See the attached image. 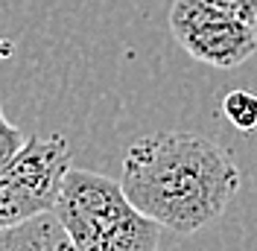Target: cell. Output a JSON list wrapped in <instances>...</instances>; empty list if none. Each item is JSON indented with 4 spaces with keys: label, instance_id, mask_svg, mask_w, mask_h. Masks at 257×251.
Here are the masks:
<instances>
[{
    "label": "cell",
    "instance_id": "7",
    "mask_svg": "<svg viewBox=\"0 0 257 251\" xmlns=\"http://www.w3.org/2000/svg\"><path fill=\"white\" fill-rule=\"evenodd\" d=\"M24 143H27V135L12 126L6 120V114H3V105H0V167L3 164H9L12 158L24 149Z\"/></svg>",
    "mask_w": 257,
    "mask_h": 251
},
{
    "label": "cell",
    "instance_id": "1",
    "mask_svg": "<svg viewBox=\"0 0 257 251\" xmlns=\"http://www.w3.org/2000/svg\"><path fill=\"white\" fill-rule=\"evenodd\" d=\"M123 193L144 216L190 236L222 216L240 190L231 152L199 132H155L126 149Z\"/></svg>",
    "mask_w": 257,
    "mask_h": 251
},
{
    "label": "cell",
    "instance_id": "4",
    "mask_svg": "<svg viewBox=\"0 0 257 251\" xmlns=\"http://www.w3.org/2000/svg\"><path fill=\"white\" fill-rule=\"evenodd\" d=\"M0 251H76L67 239L56 213H41L32 219L0 228Z\"/></svg>",
    "mask_w": 257,
    "mask_h": 251
},
{
    "label": "cell",
    "instance_id": "3",
    "mask_svg": "<svg viewBox=\"0 0 257 251\" xmlns=\"http://www.w3.org/2000/svg\"><path fill=\"white\" fill-rule=\"evenodd\" d=\"M170 30L196 62L219 70L240 67L257 50L254 27L208 0H176L170 9Z\"/></svg>",
    "mask_w": 257,
    "mask_h": 251
},
{
    "label": "cell",
    "instance_id": "6",
    "mask_svg": "<svg viewBox=\"0 0 257 251\" xmlns=\"http://www.w3.org/2000/svg\"><path fill=\"white\" fill-rule=\"evenodd\" d=\"M222 114L240 132L257 129V94L254 91H231L222 99Z\"/></svg>",
    "mask_w": 257,
    "mask_h": 251
},
{
    "label": "cell",
    "instance_id": "2",
    "mask_svg": "<svg viewBox=\"0 0 257 251\" xmlns=\"http://www.w3.org/2000/svg\"><path fill=\"white\" fill-rule=\"evenodd\" d=\"M53 213L76 251H161V225L108 175L70 167Z\"/></svg>",
    "mask_w": 257,
    "mask_h": 251
},
{
    "label": "cell",
    "instance_id": "8",
    "mask_svg": "<svg viewBox=\"0 0 257 251\" xmlns=\"http://www.w3.org/2000/svg\"><path fill=\"white\" fill-rule=\"evenodd\" d=\"M208 3H213L216 9L240 18L245 24H251V27H257V0H208Z\"/></svg>",
    "mask_w": 257,
    "mask_h": 251
},
{
    "label": "cell",
    "instance_id": "5",
    "mask_svg": "<svg viewBox=\"0 0 257 251\" xmlns=\"http://www.w3.org/2000/svg\"><path fill=\"white\" fill-rule=\"evenodd\" d=\"M41 213H47V210H41V207L6 175V170L0 167V228L21 225V222L32 219V216H41Z\"/></svg>",
    "mask_w": 257,
    "mask_h": 251
}]
</instances>
